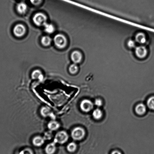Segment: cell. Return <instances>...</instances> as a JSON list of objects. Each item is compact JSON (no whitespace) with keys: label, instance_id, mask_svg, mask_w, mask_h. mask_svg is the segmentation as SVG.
Wrapping results in <instances>:
<instances>
[{"label":"cell","instance_id":"5","mask_svg":"<svg viewBox=\"0 0 154 154\" xmlns=\"http://www.w3.org/2000/svg\"><path fill=\"white\" fill-rule=\"evenodd\" d=\"M93 103L91 100L85 99L82 100L80 104V108L82 111L88 112L93 109Z\"/></svg>","mask_w":154,"mask_h":154},{"label":"cell","instance_id":"17","mask_svg":"<svg viewBox=\"0 0 154 154\" xmlns=\"http://www.w3.org/2000/svg\"><path fill=\"white\" fill-rule=\"evenodd\" d=\"M103 116V112L100 109L97 108L95 109L93 112L92 116L94 119H97V120H99L101 119Z\"/></svg>","mask_w":154,"mask_h":154},{"label":"cell","instance_id":"7","mask_svg":"<svg viewBox=\"0 0 154 154\" xmlns=\"http://www.w3.org/2000/svg\"><path fill=\"white\" fill-rule=\"evenodd\" d=\"M135 53L137 57L140 58H143L147 55V51L144 46H140L136 48Z\"/></svg>","mask_w":154,"mask_h":154},{"label":"cell","instance_id":"1","mask_svg":"<svg viewBox=\"0 0 154 154\" xmlns=\"http://www.w3.org/2000/svg\"><path fill=\"white\" fill-rule=\"evenodd\" d=\"M71 135L73 140H81L85 137V130L81 127H76L72 131Z\"/></svg>","mask_w":154,"mask_h":154},{"label":"cell","instance_id":"23","mask_svg":"<svg viewBox=\"0 0 154 154\" xmlns=\"http://www.w3.org/2000/svg\"><path fill=\"white\" fill-rule=\"evenodd\" d=\"M19 154H34V152L31 149L26 148L21 151Z\"/></svg>","mask_w":154,"mask_h":154},{"label":"cell","instance_id":"25","mask_svg":"<svg viewBox=\"0 0 154 154\" xmlns=\"http://www.w3.org/2000/svg\"><path fill=\"white\" fill-rule=\"evenodd\" d=\"M128 47L131 48H133L135 46V43L134 40H130L128 41Z\"/></svg>","mask_w":154,"mask_h":154},{"label":"cell","instance_id":"11","mask_svg":"<svg viewBox=\"0 0 154 154\" xmlns=\"http://www.w3.org/2000/svg\"><path fill=\"white\" fill-rule=\"evenodd\" d=\"M56 150V146L55 143H51L46 146L45 151L47 154H53Z\"/></svg>","mask_w":154,"mask_h":154},{"label":"cell","instance_id":"27","mask_svg":"<svg viewBox=\"0 0 154 154\" xmlns=\"http://www.w3.org/2000/svg\"><path fill=\"white\" fill-rule=\"evenodd\" d=\"M111 154H122V152L119 150H116L112 151Z\"/></svg>","mask_w":154,"mask_h":154},{"label":"cell","instance_id":"19","mask_svg":"<svg viewBox=\"0 0 154 154\" xmlns=\"http://www.w3.org/2000/svg\"><path fill=\"white\" fill-rule=\"evenodd\" d=\"M77 149V145L74 142H71L67 146V149L69 152H75Z\"/></svg>","mask_w":154,"mask_h":154},{"label":"cell","instance_id":"18","mask_svg":"<svg viewBox=\"0 0 154 154\" xmlns=\"http://www.w3.org/2000/svg\"><path fill=\"white\" fill-rule=\"evenodd\" d=\"M45 30L46 32L49 34H52L54 32L55 28L52 24L46 23L44 25Z\"/></svg>","mask_w":154,"mask_h":154},{"label":"cell","instance_id":"3","mask_svg":"<svg viewBox=\"0 0 154 154\" xmlns=\"http://www.w3.org/2000/svg\"><path fill=\"white\" fill-rule=\"evenodd\" d=\"M33 20L37 26H44L46 23L47 17L42 13H37L34 16Z\"/></svg>","mask_w":154,"mask_h":154},{"label":"cell","instance_id":"14","mask_svg":"<svg viewBox=\"0 0 154 154\" xmlns=\"http://www.w3.org/2000/svg\"><path fill=\"white\" fill-rule=\"evenodd\" d=\"M27 9V6L25 3H20L17 5V11L20 14H25L26 13Z\"/></svg>","mask_w":154,"mask_h":154},{"label":"cell","instance_id":"16","mask_svg":"<svg viewBox=\"0 0 154 154\" xmlns=\"http://www.w3.org/2000/svg\"><path fill=\"white\" fill-rule=\"evenodd\" d=\"M136 41L140 44H143L146 42V37L143 33H139L135 37Z\"/></svg>","mask_w":154,"mask_h":154},{"label":"cell","instance_id":"13","mask_svg":"<svg viewBox=\"0 0 154 154\" xmlns=\"http://www.w3.org/2000/svg\"><path fill=\"white\" fill-rule=\"evenodd\" d=\"M31 77L34 80H38L42 81L43 79L42 73L40 70L37 69L34 70L31 74Z\"/></svg>","mask_w":154,"mask_h":154},{"label":"cell","instance_id":"6","mask_svg":"<svg viewBox=\"0 0 154 154\" xmlns=\"http://www.w3.org/2000/svg\"><path fill=\"white\" fill-rule=\"evenodd\" d=\"M26 29L24 26L20 24L16 25L13 29V32L16 37H21L26 32Z\"/></svg>","mask_w":154,"mask_h":154},{"label":"cell","instance_id":"21","mask_svg":"<svg viewBox=\"0 0 154 154\" xmlns=\"http://www.w3.org/2000/svg\"><path fill=\"white\" fill-rule=\"evenodd\" d=\"M147 106L151 109L154 110V96L150 97L148 100Z\"/></svg>","mask_w":154,"mask_h":154},{"label":"cell","instance_id":"24","mask_svg":"<svg viewBox=\"0 0 154 154\" xmlns=\"http://www.w3.org/2000/svg\"><path fill=\"white\" fill-rule=\"evenodd\" d=\"M94 104L97 107H101L103 104V101L100 99H97L94 102Z\"/></svg>","mask_w":154,"mask_h":154},{"label":"cell","instance_id":"26","mask_svg":"<svg viewBox=\"0 0 154 154\" xmlns=\"http://www.w3.org/2000/svg\"><path fill=\"white\" fill-rule=\"evenodd\" d=\"M31 4L34 5H38L42 2V0H30Z\"/></svg>","mask_w":154,"mask_h":154},{"label":"cell","instance_id":"8","mask_svg":"<svg viewBox=\"0 0 154 154\" xmlns=\"http://www.w3.org/2000/svg\"><path fill=\"white\" fill-rule=\"evenodd\" d=\"M71 58L74 63H78L81 61L82 58V54L79 51H74L72 53Z\"/></svg>","mask_w":154,"mask_h":154},{"label":"cell","instance_id":"4","mask_svg":"<svg viewBox=\"0 0 154 154\" xmlns=\"http://www.w3.org/2000/svg\"><path fill=\"white\" fill-rule=\"evenodd\" d=\"M54 42L57 47L60 49L65 48L67 44L66 38L62 34H58L55 35Z\"/></svg>","mask_w":154,"mask_h":154},{"label":"cell","instance_id":"9","mask_svg":"<svg viewBox=\"0 0 154 154\" xmlns=\"http://www.w3.org/2000/svg\"><path fill=\"white\" fill-rule=\"evenodd\" d=\"M33 144L34 146H42L45 143V139L39 136L34 137L32 140Z\"/></svg>","mask_w":154,"mask_h":154},{"label":"cell","instance_id":"12","mask_svg":"<svg viewBox=\"0 0 154 154\" xmlns=\"http://www.w3.org/2000/svg\"><path fill=\"white\" fill-rule=\"evenodd\" d=\"M60 124L56 121H52L48 124V128L51 131H55L60 128Z\"/></svg>","mask_w":154,"mask_h":154},{"label":"cell","instance_id":"10","mask_svg":"<svg viewBox=\"0 0 154 154\" xmlns=\"http://www.w3.org/2000/svg\"><path fill=\"white\" fill-rule=\"evenodd\" d=\"M146 106L143 103H140L136 106L135 112L137 114L142 116L146 112Z\"/></svg>","mask_w":154,"mask_h":154},{"label":"cell","instance_id":"2","mask_svg":"<svg viewBox=\"0 0 154 154\" xmlns=\"http://www.w3.org/2000/svg\"><path fill=\"white\" fill-rule=\"evenodd\" d=\"M69 138L68 134L65 131H61L56 134L55 137L54 143L64 144L68 141Z\"/></svg>","mask_w":154,"mask_h":154},{"label":"cell","instance_id":"20","mask_svg":"<svg viewBox=\"0 0 154 154\" xmlns=\"http://www.w3.org/2000/svg\"><path fill=\"white\" fill-rule=\"evenodd\" d=\"M51 39L48 36H44L42 38V43L45 46H49L51 44Z\"/></svg>","mask_w":154,"mask_h":154},{"label":"cell","instance_id":"15","mask_svg":"<svg viewBox=\"0 0 154 154\" xmlns=\"http://www.w3.org/2000/svg\"><path fill=\"white\" fill-rule=\"evenodd\" d=\"M40 113L43 117H46L51 116V110L49 107L44 106L42 107L40 110Z\"/></svg>","mask_w":154,"mask_h":154},{"label":"cell","instance_id":"22","mask_svg":"<svg viewBox=\"0 0 154 154\" xmlns=\"http://www.w3.org/2000/svg\"><path fill=\"white\" fill-rule=\"evenodd\" d=\"M69 70L71 74H75L78 71V67L75 63L73 64L70 66Z\"/></svg>","mask_w":154,"mask_h":154}]
</instances>
